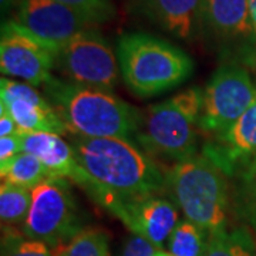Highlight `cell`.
<instances>
[{
    "label": "cell",
    "mask_w": 256,
    "mask_h": 256,
    "mask_svg": "<svg viewBox=\"0 0 256 256\" xmlns=\"http://www.w3.org/2000/svg\"><path fill=\"white\" fill-rule=\"evenodd\" d=\"M86 175L82 190L110 212L117 204L166 191L158 165L127 138L68 136Z\"/></svg>",
    "instance_id": "obj_1"
},
{
    "label": "cell",
    "mask_w": 256,
    "mask_h": 256,
    "mask_svg": "<svg viewBox=\"0 0 256 256\" xmlns=\"http://www.w3.org/2000/svg\"><path fill=\"white\" fill-rule=\"evenodd\" d=\"M44 96L63 121L67 136L87 138L136 137L140 111L111 92L84 87L52 77Z\"/></svg>",
    "instance_id": "obj_2"
},
{
    "label": "cell",
    "mask_w": 256,
    "mask_h": 256,
    "mask_svg": "<svg viewBox=\"0 0 256 256\" xmlns=\"http://www.w3.org/2000/svg\"><path fill=\"white\" fill-rule=\"evenodd\" d=\"M166 191L182 210L185 218L208 235L228 229L229 184L226 172L202 152L171 168Z\"/></svg>",
    "instance_id": "obj_3"
},
{
    "label": "cell",
    "mask_w": 256,
    "mask_h": 256,
    "mask_svg": "<svg viewBox=\"0 0 256 256\" xmlns=\"http://www.w3.org/2000/svg\"><path fill=\"white\" fill-rule=\"evenodd\" d=\"M117 58L122 80L141 98L178 87L194 72V62L184 50L146 33L121 37Z\"/></svg>",
    "instance_id": "obj_4"
},
{
    "label": "cell",
    "mask_w": 256,
    "mask_h": 256,
    "mask_svg": "<svg viewBox=\"0 0 256 256\" xmlns=\"http://www.w3.org/2000/svg\"><path fill=\"white\" fill-rule=\"evenodd\" d=\"M204 90L191 87L150 106L140 117L136 140L148 156L181 162L196 154Z\"/></svg>",
    "instance_id": "obj_5"
},
{
    "label": "cell",
    "mask_w": 256,
    "mask_h": 256,
    "mask_svg": "<svg viewBox=\"0 0 256 256\" xmlns=\"http://www.w3.org/2000/svg\"><path fill=\"white\" fill-rule=\"evenodd\" d=\"M22 232L58 250L84 228L72 188L64 178H48L32 190V205Z\"/></svg>",
    "instance_id": "obj_6"
},
{
    "label": "cell",
    "mask_w": 256,
    "mask_h": 256,
    "mask_svg": "<svg viewBox=\"0 0 256 256\" xmlns=\"http://www.w3.org/2000/svg\"><path fill=\"white\" fill-rule=\"evenodd\" d=\"M56 68L67 80L84 87L111 92L118 80V58L96 30H84L56 54Z\"/></svg>",
    "instance_id": "obj_7"
},
{
    "label": "cell",
    "mask_w": 256,
    "mask_h": 256,
    "mask_svg": "<svg viewBox=\"0 0 256 256\" xmlns=\"http://www.w3.org/2000/svg\"><path fill=\"white\" fill-rule=\"evenodd\" d=\"M256 87L246 70L224 64L204 90L200 126L210 134L226 131L255 102Z\"/></svg>",
    "instance_id": "obj_8"
},
{
    "label": "cell",
    "mask_w": 256,
    "mask_h": 256,
    "mask_svg": "<svg viewBox=\"0 0 256 256\" xmlns=\"http://www.w3.org/2000/svg\"><path fill=\"white\" fill-rule=\"evenodd\" d=\"M104 18L56 0H20L16 23L57 52Z\"/></svg>",
    "instance_id": "obj_9"
},
{
    "label": "cell",
    "mask_w": 256,
    "mask_h": 256,
    "mask_svg": "<svg viewBox=\"0 0 256 256\" xmlns=\"http://www.w3.org/2000/svg\"><path fill=\"white\" fill-rule=\"evenodd\" d=\"M56 52L14 20L2 24L0 70L3 76L22 78L33 87H43L53 76Z\"/></svg>",
    "instance_id": "obj_10"
},
{
    "label": "cell",
    "mask_w": 256,
    "mask_h": 256,
    "mask_svg": "<svg viewBox=\"0 0 256 256\" xmlns=\"http://www.w3.org/2000/svg\"><path fill=\"white\" fill-rule=\"evenodd\" d=\"M0 110L16 121L20 134L56 132L66 136L67 130L46 96L28 82L3 77L0 82Z\"/></svg>",
    "instance_id": "obj_11"
},
{
    "label": "cell",
    "mask_w": 256,
    "mask_h": 256,
    "mask_svg": "<svg viewBox=\"0 0 256 256\" xmlns=\"http://www.w3.org/2000/svg\"><path fill=\"white\" fill-rule=\"evenodd\" d=\"M110 212L132 232V235L146 239L158 249H162L164 242L168 240L180 222L176 206L160 195L120 202Z\"/></svg>",
    "instance_id": "obj_12"
},
{
    "label": "cell",
    "mask_w": 256,
    "mask_h": 256,
    "mask_svg": "<svg viewBox=\"0 0 256 256\" xmlns=\"http://www.w3.org/2000/svg\"><path fill=\"white\" fill-rule=\"evenodd\" d=\"M202 152L226 175L256 156V100L226 131L214 136V141L204 146Z\"/></svg>",
    "instance_id": "obj_13"
},
{
    "label": "cell",
    "mask_w": 256,
    "mask_h": 256,
    "mask_svg": "<svg viewBox=\"0 0 256 256\" xmlns=\"http://www.w3.org/2000/svg\"><path fill=\"white\" fill-rule=\"evenodd\" d=\"M22 151L40 160L52 178L72 180L82 186L86 175L76 160L73 146L56 132L22 134Z\"/></svg>",
    "instance_id": "obj_14"
},
{
    "label": "cell",
    "mask_w": 256,
    "mask_h": 256,
    "mask_svg": "<svg viewBox=\"0 0 256 256\" xmlns=\"http://www.w3.org/2000/svg\"><path fill=\"white\" fill-rule=\"evenodd\" d=\"M200 18L222 37H246L255 33L249 0H202Z\"/></svg>",
    "instance_id": "obj_15"
},
{
    "label": "cell",
    "mask_w": 256,
    "mask_h": 256,
    "mask_svg": "<svg viewBox=\"0 0 256 256\" xmlns=\"http://www.w3.org/2000/svg\"><path fill=\"white\" fill-rule=\"evenodd\" d=\"M202 0H144L148 16L180 38L191 36Z\"/></svg>",
    "instance_id": "obj_16"
},
{
    "label": "cell",
    "mask_w": 256,
    "mask_h": 256,
    "mask_svg": "<svg viewBox=\"0 0 256 256\" xmlns=\"http://www.w3.org/2000/svg\"><path fill=\"white\" fill-rule=\"evenodd\" d=\"M2 181L34 190L37 185L52 178L50 172L40 160L28 152H20L8 161L0 162Z\"/></svg>",
    "instance_id": "obj_17"
},
{
    "label": "cell",
    "mask_w": 256,
    "mask_h": 256,
    "mask_svg": "<svg viewBox=\"0 0 256 256\" xmlns=\"http://www.w3.org/2000/svg\"><path fill=\"white\" fill-rule=\"evenodd\" d=\"M210 235L188 220H180L168 238V252L174 256H205Z\"/></svg>",
    "instance_id": "obj_18"
},
{
    "label": "cell",
    "mask_w": 256,
    "mask_h": 256,
    "mask_svg": "<svg viewBox=\"0 0 256 256\" xmlns=\"http://www.w3.org/2000/svg\"><path fill=\"white\" fill-rule=\"evenodd\" d=\"M32 205V190L2 181L0 186V218L3 226L24 224Z\"/></svg>",
    "instance_id": "obj_19"
},
{
    "label": "cell",
    "mask_w": 256,
    "mask_h": 256,
    "mask_svg": "<svg viewBox=\"0 0 256 256\" xmlns=\"http://www.w3.org/2000/svg\"><path fill=\"white\" fill-rule=\"evenodd\" d=\"M205 256H256L255 244L246 229H224L210 235Z\"/></svg>",
    "instance_id": "obj_20"
},
{
    "label": "cell",
    "mask_w": 256,
    "mask_h": 256,
    "mask_svg": "<svg viewBox=\"0 0 256 256\" xmlns=\"http://www.w3.org/2000/svg\"><path fill=\"white\" fill-rule=\"evenodd\" d=\"M58 256H110L108 236L104 230L84 228L67 245L57 250Z\"/></svg>",
    "instance_id": "obj_21"
},
{
    "label": "cell",
    "mask_w": 256,
    "mask_h": 256,
    "mask_svg": "<svg viewBox=\"0 0 256 256\" xmlns=\"http://www.w3.org/2000/svg\"><path fill=\"white\" fill-rule=\"evenodd\" d=\"M2 256H58L57 250L36 239L18 234L13 226H3Z\"/></svg>",
    "instance_id": "obj_22"
},
{
    "label": "cell",
    "mask_w": 256,
    "mask_h": 256,
    "mask_svg": "<svg viewBox=\"0 0 256 256\" xmlns=\"http://www.w3.org/2000/svg\"><path fill=\"white\" fill-rule=\"evenodd\" d=\"M236 206L244 216L256 225V156L238 168Z\"/></svg>",
    "instance_id": "obj_23"
},
{
    "label": "cell",
    "mask_w": 256,
    "mask_h": 256,
    "mask_svg": "<svg viewBox=\"0 0 256 256\" xmlns=\"http://www.w3.org/2000/svg\"><path fill=\"white\" fill-rule=\"evenodd\" d=\"M56 2L73 6V8L84 10V12L94 13L104 20H107L111 14V12H112L111 0H56Z\"/></svg>",
    "instance_id": "obj_24"
},
{
    "label": "cell",
    "mask_w": 256,
    "mask_h": 256,
    "mask_svg": "<svg viewBox=\"0 0 256 256\" xmlns=\"http://www.w3.org/2000/svg\"><path fill=\"white\" fill-rule=\"evenodd\" d=\"M158 248L154 246L146 239L132 235L124 242L121 256H156Z\"/></svg>",
    "instance_id": "obj_25"
},
{
    "label": "cell",
    "mask_w": 256,
    "mask_h": 256,
    "mask_svg": "<svg viewBox=\"0 0 256 256\" xmlns=\"http://www.w3.org/2000/svg\"><path fill=\"white\" fill-rule=\"evenodd\" d=\"M22 151V134L0 137V162L8 161L12 156H18Z\"/></svg>",
    "instance_id": "obj_26"
},
{
    "label": "cell",
    "mask_w": 256,
    "mask_h": 256,
    "mask_svg": "<svg viewBox=\"0 0 256 256\" xmlns=\"http://www.w3.org/2000/svg\"><path fill=\"white\" fill-rule=\"evenodd\" d=\"M16 134H20L16 121L12 118L6 111L0 110V136L9 137V136H16Z\"/></svg>",
    "instance_id": "obj_27"
},
{
    "label": "cell",
    "mask_w": 256,
    "mask_h": 256,
    "mask_svg": "<svg viewBox=\"0 0 256 256\" xmlns=\"http://www.w3.org/2000/svg\"><path fill=\"white\" fill-rule=\"evenodd\" d=\"M249 14H250L254 32H255L256 34V0H249Z\"/></svg>",
    "instance_id": "obj_28"
},
{
    "label": "cell",
    "mask_w": 256,
    "mask_h": 256,
    "mask_svg": "<svg viewBox=\"0 0 256 256\" xmlns=\"http://www.w3.org/2000/svg\"><path fill=\"white\" fill-rule=\"evenodd\" d=\"M2 2V9H8L13 3H20V0H0Z\"/></svg>",
    "instance_id": "obj_29"
},
{
    "label": "cell",
    "mask_w": 256,
    "mask_h": 256,
    "mask_svg": "<svg viewBox=\"0 0 256 256\" xmlns=\"http://www.w3.org/2000/svg\"><path fill=\"white\" fill-rule=\"evenodd\" d=\"M156 256H174V255H171L170 252H165L164 249H158V250H156Z\"/></svg>",
    "instance_id": "obj_30"
}]
</instances>
